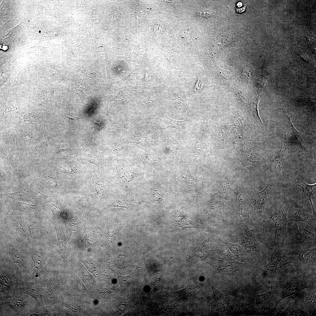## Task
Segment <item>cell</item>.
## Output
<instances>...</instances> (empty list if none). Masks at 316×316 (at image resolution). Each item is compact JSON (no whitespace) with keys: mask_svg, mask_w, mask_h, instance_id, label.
Here are the masks:
<instances>
[{"mask_svg":"<svg viewBox=\"0 0 316 316\" xmlns=\"http://www.w3.org/2000/svg\"><path fill=\"white\" fill-rule=\"evenodd\" d=\"M275 209L270 218L275 226L274 243L275 245H284L287 233V211L288 207L281 200L275 199L274 200Z\"/></svg>","mask_w":316,"mask_h":316,"instance_id":"cell-1","label":"cell"},{"mask_svg":"<svg viewBox=\"0 0 316 316\" xmlns=\"http://www.w3.org/2000/svg\"><path fill=\"white\" fill-rule=\"evenodd\" d=\"M287 235L289 236L291 243L296 245L316 246V234L307 230L303 226H299L297 223L288 224Z\"/></svg>","mask_w":316,"mask_h":316,"instance_id":"cell-2","label":"cell"},{"mask_svg":"<svg viewBox=\"0 0 316 316\" xmlns=\"http://www.w3.org/2000/svg\"><path fill=\"white\" fill-rule=\"evenodd\" d=\"M285 116L288 118L290 123L292 130V139L296 149L303 154L309 164H313L315 156L313 151L303 134L294 127L290 117L287 115Z\"/></svg>","mask_w":316,"mask_h":316,"instance_id":"cell-3","label":"cell"},{"mask_svg":"<svg viewBox=\"0 0 316 316\" xmlns=\"http://www.w3.org/2000/svg\"><path fill=\"white\" fill-rule=\"evenodd\" d=\"M287 153V147L285 142L283 141L281 143L280 150L271 161L265 171V174L270 176L275 177L281 182L282 180V169L285 161Z\"/></svg>","mask_w":316,"mask_h":316,"instance_id":"cell-4","label":"cell"},{"mask_svg":"<svg viewBox=\"0 0 316 316\" xmlns=\"http://www.w3.org/2000/svg\"><path fill=\"white\" fill-rule=\"evenodd\" d=\"M316 248L305 250H294L289 253L290 262L305 266L312 265L316 261Z\"/></svg>","mask_w":316,"mask_h":316,"instance_id":"cell-5","label":"cell"},{"mask_svg":"<svg viewBox=\"0 0 316 316\" xmlns=\"http://www.w3.org/2000/svg\"><path fill=\"white\" fill-rule=\"evenodd\" d=\"M287 217L288 225L302 221L307 223L315 230L316 218L300 209L292 206L288 207Z\"/></svg>","mask_w":316,"mask_h":316,"instance_id":"cell-6","label":"cell"},{"mask_svg":"<svg viewBox=\"0 0 316 316\" xmlns=\"http://www.w3.org/2000/svg\"><path fill=\"white\" fill-rule=\"evenodd\" d=\"M275 249L268 263L265 265V271L269 274H274L279 271L278 266L282 258L285 256L284 245L278 244L276 245Z\"/></svg>","mask_w":316,"mask_h":316,"instance_id":"cell-7","label":"cell"},{"mask_svg":"<svg viewBox=\"0 0 316 316\" xmlns=\"http://www.w3.org/2000/svg\"><path fill=\"white\" fill-rule=\"evenodd\" d=\"M147 194H144L142 199L145 202L151 204L158 210L162 207L163 195L161 189L157 184L153 185L150 188Z\"/></svg>","mask_w":316,"mask_h":316,"instance_id":"cell-8","label":"cell"},{"mask_svg":"<svg viewBox=\"0 0 316 316\" xmlns=\"http://www.w3.org/2000/svg\"><path fill=\"white\" fill-rule=\"evenodd\" d=\"M269 188L268 182L266 187L262 191L259 192L255 190L252 199L253 201L255 207L257 212L265 217H266L265 208L267 201Z\"/></svg>","mask_w":316,"mask_h":316,"instance_id":"cell-9","label":"cell"},{"mask_svg":"<svg viewBox=\"0 0 316 316\" xmlns=\"http://www.w3.org/2000/svg\"><path fill=\"white\" fill-rule=\"evenodd\" d=\"M308 287L296 279H293L288 281L283 286L281 293L280 296L279 302L285 298L294 294L299 293L302 289Z\"/></svg>","mask_w":316,"mask_h":316,"instance_id":"cell-10","label":"cell"},{"mask_svg":"<svg viewBox=\"0 0 316 316\" xmlns=\"http://www.w3.org/2000/svg\"><path fill=\"white\" fill-rule=\"evenodd\" d=\"M116 173L114 177L119 184L127 186L139 178L140 173L135 172L124 169L116 167Z\"/></svg>","mask_w":316,"mask_h":316,"instance_id":"cell-11","label":"cell"},{"mask_svg":"<svg viewBox=\"0 0 316 316\" xmlns=\"http://www.w3.org/2000/svg\"><path fill=\"white\" fill-rule=\"evenodd\" d=\"M299 183L298 186L302 188V195L306 199L310 201L312 209V215L316 218V213L312 201L311 197L313 192L316 189V184H308L300 178H299Z\"/></svg>","mask_w":316,"mask_h":316,"instance_id":"cell-12","label":"cell"},{"mask_svg":"<svg viewBox=\"0 0 316 316\" xmlns=\"http://www.w3.org/2000/svg\"><path fill=\"white\" fill-rule=\"evenodd\" d=\"M90 175L98 194L102 196L106 195L109 190L110 185L101 179L94 172H92Z\"/></svg>","mask_w":316,"mask_h":316,"instance_id":"cell-13","label":"cell"},{"mask_svg":"<svg viewBox=\"0 0 316 316\" xmlns=\"http://www.w3.org/2000/svg\"><path fill=\"white\" fill-rule=\"evenodd\" d=\"M127 140L132 142L142 145L152 144L153 142L154 135L150 131H148L138 136L128 137Z\"/></svg>","mask_w":316,"mask_h":316,"instance_id":"cell-14","label":"cell"},{"mask_svg":"<svg viewBox=\"0 0 316 316\" xmlns=\"http://www.w3.org/2000/svg\"><path fill=\"white\" fill-rule=\"evenodd\" d=\"M169 97L172 102L178 106L185 107L182 95L178 88L174 87L169 90Z\"/></svg>","mask_w":316,"mask_h":316,"instance_id":"cell-15","label":"cell"},{"mask_svg":"<svg viewBox=\"0 0 316 316\" xmlns=\"http://www.w3.org/2000/svg\"><path fill=\"white\" fill-rule=\"evenodd\" d=\"M32 257L34 264L33 276L34 277L37 278L40 275L42 271V259L40 255L37 253H34Z\"/></svg>","mask_w":316,"mask_h":316,"instance_id":"cell-16","label":"cell"},{"mask_svg":"<svg viewBox=\"0 0 316 316\" xmlns=\"http://www.w3.org/2000/svg\"><path fill=\"white\" fill-rule=\"evenodd\" d=\"M174 223L182 230L188 228H195V224L188 219L181 215L175 217L174 218Z\"/></svg>","mask_w":316,"mask_h":316,"instance_id":"cell-17","label":"cell"},{"mask_svg":"<svg viewBox=\"0 0 316 316\" xmlns=\"http://www.w3.org/2000/svg\"><path fill=\"white\" fill-rule=\"evenodd\" d=\"M260 97H258L257 99L249 104L251 114L254 119L255 121L258 125L262 126H266V124L264 123L261 120L259 115L258 110V104Z\"/></svg>","mask_w":316,"mask_h":316,"instance_id":"cell-18","label":"cell"},{"mask_svg":"<svg viewBox=\"0 0 316 316\" xmlns=\"http://www.w3.org/2000/svg\"><path fill=\"white\" fill-rule=\"evenodd\" d=\"M166 120L165 122L164 129L169 128H173L178 129H181L184 128V124L188 119V118L183 121H178L172 119L170 118L166 114Z\"/></svg>","mask_w":316,"mask_h":316,"instance_id":"cell-19","label":"cell"},{"mask_svg":"<svg viewBox=\"0 0 316 316\" xmlns=\"http://www.w3.org/2000/svg\"><path fill=\"white\" fill-rule=\"evenodd\" d=\"M8 253L13 260L21 268L24 267V264L21 255L18 250L13 246H10Z\"/></svg>","mask_w":316,"mask_h":316,"instance_id":"cell-20","label":"cell"},{"mask_svg":"<svg viewBox=\"0 0 316 316\" xmlns=\"http://www.w3.org/2000/svg\"><path fill=\"white\" fill-rule=\"evenodd\" d=\"M14 206L15 209L26 213L33 212L37 208L36 205L18 202L15 203Z\"/></svg>","mask_w":316,"mask_h":316,"instance_id":"cell-21","label":"cell"},{"mask_svg":"<svg viewBox=\"0 0 316 316\" xmlns=\"http://www.w3.org/2000/svg\"><path fill=\"white\" fill-rule=\"evenodd\" d=\"M112 207L123 208L129 210L133 208V205L128 200L122 198L113 200L108 206V207Z\"/></svg>","mask_w":316,"mask_h":316,"instance_id":"cell-22","label":"cell"},{"mask_svg":"<svg viewBox=\"0 0 316 316\" xmlns=\"http://www.w3.org/2000/svg\"><path fill=\"white\" fill-rule=\"evenodd\" d=\"M286 315H305V312L303 311L298 306L296 303H290L286 308L283 312Z\"/></svg>","mask_w":316,"mask_h":316,"instance_id":"cell-23","label":"cell"},{"mask_svg":"<svg viewBox=\"0 0 316 316\" xmlns=\"http://www.w3.org/2000/svg\"><path fill=\"white\" fill-rule=\"evenodd\" d=\"M273 291V288L271 286V289L268 292L257 296L256 303L258 304H268L273 298L274 294Z\"/></svg>","mask_w":316,"mask_h":316,"instance_id":"cell-24","label":"cell"},{"mask_svg":"<svg viewBox=\"0 0 316 316\" xmlns=\"http://www.w3.org/2000/svg\"><path fill=\"white\" fill-rule=\"evenodd\" d=\"M202 137L198 136L195 142L193 155V160L194 161L199 159L201 156L202 150Z\"/></svg>","mask_w":316,"mask_h":316,"instance_id":"cell-25","label":"cell"},{"mask_svg":"<svg viewBox=\"0 0 316 316\" xmlns=\"http://www.w3.org/2000/svg\"><path fill=\"white\" fill-rule=\"evenodd\" d=\"M29 188H24L23 189L15 193L8 194L7 196L11 198H20V199L26 198L29 196L30 194L32 193V191Z\"/></svg>","mask_w":316,"mask_h":316,"instance_id":"cell-26","label":"cell"},{"mask_svg":"<svg viewBox=\"0 0 316 316\" xmlns=\"http://www.w3.org/2000/svg\"><path fill=\"white\" fill-rule=\"evenodd\" d=\"M15 225L17 229L21 234L27 236V238H29V237L31 236L30 229L27 224L25 223L16 221Z\"/></svg>","mask_w":316,"mask_h":316,"instance_id":"cell-27","label":"cell"},{"mask_svg":"<svg viewBox=\"0 0 316 316\" xmlns=\"http://www.w3.org/2000/svg\"><path fill=\"white\" fill-rule=\"evenodd\" d=\"M77 200L81 204L88 206L90 204V199L87 191L83 189L80 192L77 197Z\"/></svg>","mask_w":316,"mask_h":316,"instance_id":"cell-28","label":"cell"},{"mask_svg":"<svg viewBox=\"0 0 316 316\" xmlns=\"http://www.w3.org/2000/svg\"><path fill=\"white\" fill-rule=\"evenodd\" d=\"M306 305L308 307L312 308L316 304V293L315 292H310L307 294L305 297Z\"/></svg>","mask_w":316,"mask_h":316,"instance_id":"cell-29","label":"cell"},{"mask_svg":"<svg viewBox=\"0 0 316 316\" xmlns=\"http://www.w3.org/2000/svg\"><path fill=\"white\" fill-rule=\"evenodd\" d=\"M181 178L186 183L190 185H195L197 184V180L191 176L188 173H185L181 176Z\"/></svg>","mask_w":316,"mask_h":316,"instance_id":"cell-30","label":"cell"},{"mask_svg":"<svg viewBox=\"0 0 316 316\" xmlns=\"http://www.w3.org/2000/svg\"><path fill=\"white\" fill-rule=\"evenodd\" d=\"M58 237L57 247L58 250L60 252L64 253L65 250V243L63 238V236L60 233L56 231Z\"/></svg>","mask_w":316,"mask_h":316,"instance_id":"cell-31","label":"cell"},{"mask_svg":"<svg viewBox=\"0 0 316 316\" xmlns=\"http://www.w3.org/2000/svg\"><path fill=\"white\" fill-rule=\"evenodd\" d=\"M144 161L148 164H152L156 163L157 162L158 159L155 156L147 154L144 156Z\"/></svg>","mask_w":316,"mask_h":316,"instance_id":"cell-32","label":"cell"},{"mask_svg":"<svg viewBox=\"0 0 316 316\" xmlns=\"http://www.w3.org/2000/svg\"><path fill=\"white\" fill-rule=\"evenodd\" d=\"M39 289V288L37 285H34L29 289V293L32 296H36L38 294Z\"/></svg>","mask_w":316,"mask_h":316,"instance_id":"cell-33","label":"cell"},{"mask_svg":"<svg viewBox=\"0 0 316 316\" xmlns=\"http://www.w3.org/2000/svg\"><path fill=\"white\" fill-rule=\"evenodd\" d=\"M1 284L4 287H8L9 284V281L8 278L4 275L1 277Z\"/></svg>","mask_w":316,"mask_h":316,"instance_id":"cell-34","label":"cell"},{"mask_svg":"<svg viewBox=\"0 0 316 316\" xmlns=\"http://www.w3.org/2000/svg\"><path fill=\"white\" fill-rule=\"evenodd\" d=\"M202 85V83L201 80L199 78H198L196 85L194 88V91H197L201 89Z\"/></svg>","mask_w":316,"mask_h":316,"instance_id":"cell-35","label":"cell"},{"mask_svg":"<svg viewBox=\"0 0 316 316\" xmlns=\"http://www.w3.org/2000/svg\"><path fill=\"white\" fill-rule=\"evenodd\" d=\"M60 169L61 172L66 173H71L74 171L71 168L62 167Z\"/></svg>","mask_w":316,"mask_h":316,"instance_id":"cell-36","label":"cell"},{"mask_svg":"<svg viewBox=\"0 0 316 316\" xmlns=\"http://www.w3.org/2000/svg\"><path fill=\"white\" fill-rule=\"evenodd\" d=\"M121 258L120 257V256L119 257V259L117 262L118 265L119 266L122 265L125 262V259L124 258V256L123 255L122 256V255H121Z\"/></svg>","mask_w":316,"mask_h":316,"instance_id":"cell-37","label":"cell"},{"mask_svg":"<svg viewBox=\"0 0 316 316\" xmlns=\"http://www.w3.org/2000/svg\"><path fill=\"white\" fill-rule=\"evenodd\" d=\"M16 304L18 307H21L24 305V303L23 300L21 299H18L15 301Z\"/></svg>","mask_w":316,"mask_h":316,"instance_id":"cell-38","label":"cell"},{"mask_svg":"<svg viewBox=\"0 0 316 316\" xmlns=\"http://www.w3.org/2000/svg\"><path fill=\"white\" fill-rule=\"evenodd\" d=\"M185 195L187 196V197H188V198L190 199V198H192V199L193 198V199H195V195H196V194H195V193H191V194H190H190H189V193H186V194H185Z\"/></svg>","mask_w":316,"mask_h":316,"instance_id":"cell-39","label":"cell"},{"mask_svg":"<svg viewBox=\"0 0 316 316\" xmlns=\"http://www.w3.org/2000/svg\"><path fill=\"white\" fill-rule=\"evenodd\" d=\"M245 7L246 6H245L242 8L241 9L240 8H237L236 11V12L238 13H242L245 11Z\"/></svg>","mask_w":316,"mask_h":316,"instance_id":"cell-40","label":"cell"},{"mask_svg":"<svg viewBox=\"0 0 316 316\" xmlns=\"http://www.w3.org/2000/svg\"><path fill=\"white\" fill-rule=\"evenodd\" d=\"M1 49L4 51H6L8 49V46L7 45H4L1 46Z\"/></svg>","mask_w":316,"mask_h":316,"instance_id":"cell-41","label":"cell"}]
</instances>
